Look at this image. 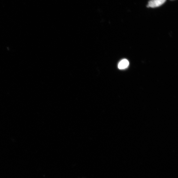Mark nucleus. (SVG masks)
<instances>
[{
    "mask_svg": "<svg viewBox=\"0 0 178 178\" xmlns=\"http://www.w3.org/2000/svg\"><path fill=\"white\" fill-rule=\"evenodd\" d=\"M166 0H151L148 3L147 7L154 8L159 7L163 4Z\"/></svg>",
    "mask_w": 178,
    "mask_h": 178,
    "instance_id": "nucleus-1",
    "label": "nucleus"
},
{
    "mask_svg": "<svg viewBox=\"0 0 178 178\" xmlns=\"http://www.w3.org/2000/svg\"><path fill=\"white\" fill-rule=\"evenodd\" d=\"M129 61L126 59H123L121 60L118 64V67L119 69L122 70L127 68L129 65Z\"/></svg>",
    "mask_w": 178,
    "mask_h": 178,
    "instance_id": "nucleus-2",
    "label": "nucleus"
}]
</instances>
